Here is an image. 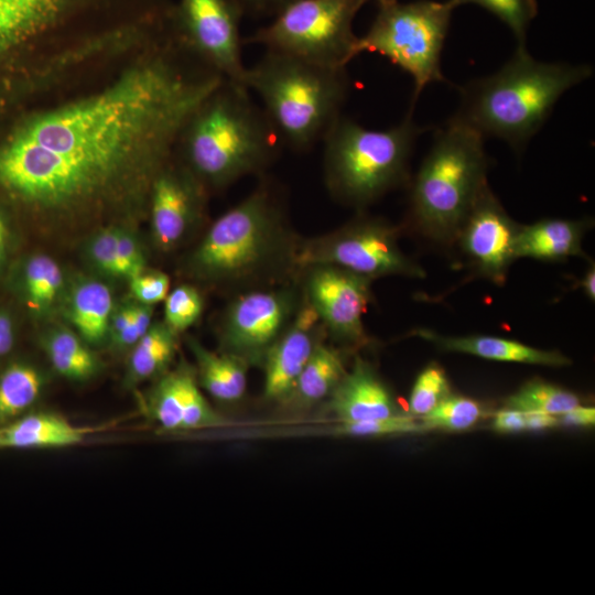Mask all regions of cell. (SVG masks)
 Wrapping results in <instances>:
<instances>
[{"label": "cell", "mask_w": 595, "mask_h": 595, "mask_svg": "<svg viewBox=\"0 0 595 595\" xmlns=\"http://www.w3.org/2000/svg\"><path fill=\"white\" fill-rule=\"evenodd\" d=\"M186 48L173 35L101 91L26 121L0 145V185L28 203L66 207L134 167L160 172L225 79L208 66L186 65Z\"/></svg>", "instance_id": "6da1fadb"}, {"label": "cell", "mask_w": 595, "mask_h": 595, "mask_svg": "<svg viewBox=\"0 0 595 595\" xmlns=\"http://www.w3.org/2000/svg\"><path fill=\"white\" fill-rule=\"evenodd\" d=\"M591 76L588 65L540 62L526 46H518L496 73L461 88L453 118L484 138H498L520 150L544 125L559 98Z\"/></svg>", "instance_id": "7a4b0ae2"}, {"label": "cell", "mask_w": 595, "mask_h": 595, "mask_svg": "<svg viewBox=\"0 0 595 595\" xmlns=\"http://www.w3.org/2000/svg\"><path fill=\"white\" fill-rule=\"evenodd\" d=\"M249 89L225 79L192 116L180 139L193 173L225 187L248 175L263 174L282 144Z\"/></svg>", "instance_id": "3957f363"}, {"label": "cell", "mask_w": 595, "mask_h": 595, "mask_svg": "<svg viewBox=\"0 0 595 595\" xmlns=\"http://www.w3.org/2000/svg\"><path fill=\"white\" fill-rule=\"evenodd\" d=\"M296 248L280 198L263 181L210 225L191 263L197 275L236 288L296 270Z\"/></svg>", "instance_id": "277c9868"}, {"label": "cell", "mask_w": 595, "mask_h": 595, "mask_svg": "<svg viewBox=\"0 0 595 595\" xmlns=\"http://www.w3.org/2000/svg\"><path fill=\"white\" fill-rule=\"evenodd\" d=\"M484 139L453 117L434 136L409 195V224L422 237L440 246L454 245L465 218L488 186Z\"/></svg>", "instance_id": "5b68a950"}, {"label": "cell", "mask_w": 595, "mask_h": 595, "mask_svg": "<svg viewBox=\"0 0 595 595\" xmlns=\"http://www.w3.org/2000/svg\"><path fill=\"white\" fill-rule=\"evenodd\" d=\"M244 85L261 100L283 145L306 151L342 116L349 90L346 68L325 67L266 51L247 67Z\"/></svg>", "instance_id": "8992f818"}, {"label": "cell", "mask_w": 595, "mask_h": 595, "mask_svg": "<svg viewBox=\"0 0 595 595\" xmlns=\"http://www.w3.org/2000/svg\"><path fill=\"white\" fill-rule=\"evenodd\" d=\"M412 109L393 127L366 128L340 116L323 138L324 181L344 205L364 208L409 181V162L424 131Z\"/></svg>", "instance_id": "52a82bcc"}, {"label": "cell", "mask_w": 595, "mask_h": 595, "mask_svg": "<svg viewBox=\"0 0 595 595\" xmlns=\"http://www.w3.org/2000/svg\"><path fill=\"white\" fill-rule=\"evenodd\" d=\"M377 6L368 31L358 36L357 55L379 54L410 75L414 98L429 84L443 82L441 55L454 10L452 6L434 0H392Z\"/></svg>", "instance_id": "ba28073f"}, {"label": "cell", "mask_w": 595, "mask_h": 595, "mask_svg": "<svg viewBox=\"0 0 595 595\" xmlns=\"http://www.w3.org/2000/svg\"><path fill=\"white\" fill-rule=\"evenodd\" d=\"M368 1L293 0L244 43L325 67L346 68L357 56L353 23Z\"/></svg>", "instance_id": "9c48e42d"}, {"label": "cell", "mask_w": 595, "mask_h": 595, "mask_svg": "<svg viewBox=\"0 0 595 595\" xmlns=\"http://www.w3.org/2000/svg\"><path fill=\"white\" fill-rule=\"evenodd\" d=\"M294 264L296 270L335 266L370 280L425 277L424 269L401 250L398 227L361 215L336 230L298 244Z\"/></svg>", "instance_id": "30bf717a"}, {"label": "cell", "mask_w": 595, "mask_h": 595, "mask_svg": "<svg viewBox=\"0 0 595 595\" xmlns=\"http://www.w3.org/2000/svg\"><path fill=\"white\" fill-rule=\"evenodd\" d=\"M172 14L186 47L225 79L244 85L247 66L240 23L245 12L238 0H181Z\"/></svg>", "instance_id": "8fae6325"}, {"label": "cell", "mask_w": 595, "mask_h": 595, "mask_svg": "<svg viewBox=\"0 0 595 595\" xmlns=\"http://www.w3.org/2000/svg\"><path fill=\"white\" fill-rule=\"evenodd\" d=\"M300 305L292 288L250 290L228 305L221 325L226 353L250 364L263 360L267 351L291 323Z\"/></svg>", "instance_id": "7c38bea8"}, {"label": "cell", "mask_w": 595, "mask_h": 595, "mask_svg": "<svg viewBox=\"0 0 595 595\" xmlns=\"http://www.w3.org/2000/svg\"><path fill=\"white\" fill-rule=\"evenodd\" d=\"M303 270L306 271L304 298L326 333L344 345L366 344L368 336L363 317L372 298V280L329 264Z\"/></svg>", "instance_id": "4fadbf2b"}, {"label": "cell", "mask_w": 595, "mask_h": 595, "mask_svg": "<svg viewBox=\"0 0 595 595\" xmlns=\"http://www.w3.org/2000/svg\"><path fill=\"white\" fill-rule=\"evenodd\" d=\"M519 227L486 186L465 218L454 245L478 275L502 285L516 260Z\"/></svg>", "instance_id": "5bb4252c"}, {"label": "cell", "mask_w": 595, "mask_h": 595, "mask_svg": "<svg viewBox=\"0 0 595 595\" xmlns=\"http://www.w3.org/2000/svg\"><path fill=\"white\" fill-rule=\"evenodd\" d=\"M302 298L291 323L262 360L263 396L271 401L282 402L289 396L300 372L326 333L314 309Z\"/></svg>", "instance_id": "9a60e30c"}, {"label": "cell", "mask_w": 595, "mask_h": 595, "mask_svg": "<svg viewBox=\"0 0 595 595\" xmlns=\"http://www.w3.org/2000/svg\"><path fill=\"white\" fill-rule=\"evenodd\" d=\"M196 182L182 173L162 169L152 184L151 218L156 244L164 250L175 247L192 227L201 209Z\"/></svg>", "instance_id": "2e32d148"}, {"label": "cell", "mask_w": 595, "mask_h": 595, "mask_svg": "<svg viewBox=\"0 0 595 595\" xmlns=\"http://www.w3.org/2000/svg\"><path fill=\"white\" fill-rule=\"evenodd\" d=\"M329 408L340 422H360L399 414L388 387L369 363L357 357L329 396Z\"/></svg>", "instance_id": "e0dca14e"}, {"label": "cell", "mask_w": 595, "mask_h": 595, "mask_svg": "<svg viewBox=\"0 0 595 595\" xmlns=\"http://www.w3.org/2000/svg\"><path fill=\"white\" fill-rule=\"evenodd\" d=\"M410 335L442 350L469 354L489 360L563 367L572 360L558 350L531 347L518 340L487 335L447 336L429 328H415Z\"/></svg>", "instance_id": "ac0fdd59"}, {"label": "cell", "mask_w": 595, "mask_h": 595, "mask_svg": "<svg viewBox=\"0 0 595 595\" xmlns=\"http://www.w3.org/2000/svg\"><path fill=\"white\" fill-rule=\"evenodd\" d=\"M589 221L547 218L529 225H520L515 256L543 261H561L570 257H583L582 242Z\"/></svg>", "instance_id": "d6986e66"}, {"label": "cell", "mask_w": 595, "mask_h": 595, "mask_svg": "<svg viewBox=\"0 0 595 595\" xmlns=\"http://www.w3.org/2000/svg\"><path fill=\"white\" fill-rule=\"evenodd\" d=\"M76 0H0V58L61 19Z\"/></svg>", "instance_id": "ffe728a7"}, {"label": "cell", "mask_w": 595, "mask_h": 595, "mask_svg": "<svg viewBox=\"0 0 595 595\" xmlns=\"http://www.w3.org/2000/svg\"><path fill=\"white\" fill-rule=\"evenodd\" d=\"M91 431L51 413L23 414L0 428V450L76 445Z\"/></svg>", "instance_id": "44dd1931"}, {"label": "cell", "mask_w": 595, "mask_h": 595, "mask_svg": "<svg viewBox=\"0 0 595 595\" xmlns=\"http://www.w3.org/2000/svg\"><path fill=\"white\" fill-rule=\"evenodd\" d=\"M346 370L340 351L321 342L282 402L295 408L318 403L329 398Z\"/></svg>", "instance_id": "7402d4cb"}, {"label": "cell", "mask_w": 595, "mask_h": 595, "mask_svg": "<svg viewBox=\"0 0 595 595\" xmlns=\"http://www.w3.org/2000/svg\"><path fill=\"white\" fill-rule=\"evenodd\" d=\"M190 345L197 363L202 387L219 401L240 400L247 389L249 363L230 353L210 351L196 340L191 339Z\"/></svg>", "instance_id": "603a6c76"}, {"label": "cell", "mask_w": 595, "mask_h": 595, "mask_svg": "<svg viewBox=\"0 0 595 595\" xmlns=\"http://www.w3.org/2000/svg\"><path fill=\"white\" fill-rule=\"evenodd\" d=\"M111 314L112 295L106 284L84 280L74 286L67 315L82 339L88 343L102 340L109 332Z\"/></svg>", "instance_id": "cb8c5ba5"}, {"label": "cell", "mask_w": 595, "mask_h": 595, "mask_svg": "<svg viewBox=\"0 0 595 595\" xmlns=\"http://www.w3.org/2000/svg\"><path fill=\"white\" fill-rule=\"evenodd\" d=\"M198 389L195 374L185 365L165 374L150 397L152 416L164 430H182L187 404Z\"/></svg>", "instance_id": "d4e9b609"}, {"label": "cell", "mask_w": 595, "mask_h": 595, "mask_svg": "<svg viewBox=\"0 0 595 595\" xmlns=\"http://www.w3.org/2000/svg\"><path fill=\"white\" fill-rule=\"evenodd\" d=\"M43 387L41 374L25 363L10 364L0 374V428L25 414Z\"/></svg>", "instance_id": "484cf974"}, {"label": "cell", "mask_w": 595, "mask_h": 595, "mask_svg": "<svg viewBox=\"0 0 595 595\" xmlns=\"http://www.w3.org/2000/svg\"><path fill=\"white\" fill-rule=\"evenodd\" d=\"M176 351V333L165 323L151 325L134 344L129 360V376L141 381L163 371Z\"/></svg>", "instance_id": "4316f807"}, {"label": "cell", "mask_w": 595, "mask_h": 595, "mask_svg": "<svg viewBox=\"0 0 595 595\" xmlns=\"http://www.w3.org/2000/svg\"><path fill=\"white\" fill-rule=\"evenodd\" d=\"M43 347L54 369L65 378L84 380L98 368L97 358L82 337L68 329L53 331L44 339Z\"/></svg>", "instance_id": "83f0119b"}, {"label": "cell", "mask_w": 595, "mask_h": 595, "mask_svg": "<svg viewBox=\"0 0 595 595\" xmlns=\"http://www.w3.org/2000/svg\"><path fill=\"white\" fill-rule=\"evenodd\" d=\"M505 404L509 409L560 415L580 404V399L566 389L533 379L508 397Z\"/></svg>", "instance_id": "f1b7e54d"}, {"label": "cell", "mask_w": 595, "mask_h": 595, "mask_svg": "<svg viewBox=\"0 0 595 595\" xmlns=\"http://www.w3.org/2000/svg\"><path fill=\"white\" fill-rule=\"evenodd\" d=\"M23 284L29 306L37 313L44 312L51 307L62 289L61 268L47 256H34L25 264Z\"/></svg>", "instance_id": "f546056e"}, {"label": "cell", "mask_w": 595, "mask_h": 595, "mask_svg": "<svg viewBox=\"0 0 595 595\" xmlns=\"http://www.w3.org/2000/svg\"><path fill=\"white\" fill-rule=\"evenodd\" d=\"M482 404L468 397L450 393L432 411L421 416L425 431L462 432L474 426L483 416Z\"/></svg>", "instance_id": "4dcf8cb0"}, {"label": "cell", "mask_w": 595, "mask_h": 595, "mask_svg": "<svg viewBox=\"0 0 595 595\" xmlns=\"http://www.w3.org/2000/svg\"><path fill=\"white\" fill-rule=\"evenodd\" d=\"M453 9L463 4H476L505 23L515 35L518 46H526V35L531 21L538 14L537 0H448Z\"/></svg>", "instance_id": "1f68e13d"}, {"label": "cell", "mask_w": 595, "mask_h": 595, "mask_svg": "<svg viewBox=\"0 0 595 595\" xmlns=\"http://www.w3.org/2000/svg\"><path fill=\"white\" fill-rule=\"evenodd\" d=\"M451 393L448 379L444 370L428 366L415 379L409 397V410L413 416H423L432 411Z\"/></svg>", "instance_id": "d6a6232c"}, {"label": "cell", "mask_w": 595, "mask_h": 595, "mask_svg": "<svg viewBox=\"0 0 595 595\" xmlns=\"http://www.w3.org/2000/svg\"><path fill=\"white\" fill-rule=\"evenodd\" d=\"M203 307L198 290L191 284H181L164 300V323L176 334L184 332L199 318Z\"/></svg>", "instance_id": "836d02e7"}, {"label": "cell", "mask_w": 595, "mask_h": 595, "mask_svg": "<svg viewBox=\"0 0 595 595\" xmlns=\"http://www.w3.org/2000/svg\"><path fill=\"white\" fill-rule=\"evenodd\" d=\"M426 432L413 415L396 414L389 418L360 422H340L332 433L346 436L372 437Z\"/></svg>", "instance_id": "e575fe53"}, {"label": "cell", "mask_w": 595, "mask_h": 595, "mask_svg": "<svg viewBox=\"0 0 595 595\" xmlns=\"http://www.w3.org/2000/svg\"><path fill=\"white\" fill-rule=\"evenodd\" d=\"M130 290L142 304L153 305L165 300L170 292V278L161 271H145L131 277Z\"/></svg>", "instance_id": "d590c367"}, {"label": "cell", "mask_w": 595, "mask_h": 595, "mask_svg": "<svg viewBox=\"0 0 595 595\" xmlns=\"http://www.w3.org/2000/svg\"><path fill=\"white\" fill-rule=\"evenodd\" d=\"M117 231V228H107L90 245V255L96 266L111 275H118Z\"/></svg>", "instance_id": "8d00e7d4"}, {"label": "cell", "mask_w": 595, "mask_h": 595, "mask_svg": "<svg viewBox=\"0 0 595 595\" xmlns=\"http://www.w3.org/2000/svg\"><path fill=\"white\" fill-rule=\"evenodd\" d=\"M118 277H131L145 270L141 248L132 236L120 229L117 231Z\"/></svg>", "instance_id": "74e56055"}, {"label": "cell", "mask_w": 595, "mask_h": 595, "mask_svg": "<svg viewBox=\"0 0 595 595\" xmlns=\"http://www.w3.org/2000/svg\"><path fill=\"white\" fill-rule=\"evenodd\" d=\"M153 314L152 305H133L132 317L127 327L113 337L118 346L134 345L150 328Z\"/></svg>", "instance_id": "f35d334b"}, {"label": "cell", "mask_w": 595, "mask_h": 595, "mask_svg": "<svg viewBox=\"0 0 595 595\" xmlns=\"http://www.w3.org/2000/svg\"><path fill=\"white\" fill-rule=\"evenodd\" d=\"M493 429L499 433H517L528 431L527 412L505 408L496 412Z\"/></svg>", "instance_id": "ab89813d"}, {"label": "cell", "mask_w": 595, "mask_h": 595, "mask_svg": "<svg viewBox=\"0 0 595 595\" xmlns=\"http://www.w3.org/2000/svg\"><path fill=\"white\" fill-rule=\"evenodd\" d=\"M293 0H238L245 14L273 17Z\"/></svg>", "instance_id": "60d3db41"}, {"label": "cell", "mask_w": 595, "mask_h": 595, "mask_svg": "<svg viewBox=\"0 0 595 595\" xmlns=\"http://www.w3.org/2000/svg\"><path fill=\"white\" fill-rule=\"evenodd\" d=\"M556 416L559 424L582 428L593 426L595 424V408L580 403Z\"/></svg>", "instance_id": "b9f144b4"}, {"label": "cell", "mask_w": 595, "mask_h": 595, "mask_svg": "<svg viewBox=\"0 0 595 595\" xmlns=\"http://www.w3.org/2000/svg\"><path fill=\"white\" fill-rule=\"evenodd\" d=\"M14 325L11 316L0 311V359L3 358L13 347Z\"/></svg>", "instance_id": "7bdbcfd3"}, {"label": "cell", "mask_w": 595, "mask_h": 595, "mask_svg": "<svg viewBox=\"0 0 595 595\" xmlns=\"http://www.w3.org/2000/svg\"><path fill=\"white\" fill-rule=\"evenodd\" d=\"M132 312H133V305L128 304V305H123L122 307L118 309L116 312L111 314L110 323H109V332L112 338L127 327V325L129 324L132 317Z\"/></svg>", "instance_id": "ee69618b"}, {"label": "cell", "mask_w": 595, "mask_h": 595, "mask_svg": "<svg viewBox=\"0 0 595 595\" xmlns=\"http://www.w3.org/2000/svg\"><path fill=\"white\" fill-rule=\"evenodd\" d=\"M581 288L586 294V296L594 301L595 300V267L594 263L589 266L581 281Z\"/></svg>", "instance_id": "f6af8a7d"}, {"label": "cell", "mask_w": 595, "mask_h": 595, "mask_svg": "<svg viewBox=\"0 0 595 595\" xmlns=\"http://www.w3.org/2000/svg\"><path fill=\"white\" fill-rule=\"evenodd\" d=\"M7 237H8V227H7L3 216L0 214V267L4 257Z\"/></svg>", "instance_id": "bcb514c9"}, {"label": "cell", "mask_w": 595, "mask_h": 595, "mask_svg": "<svg viewBox=\"0 0 595 595\" xmlns=\"http://www.w3.org/2000/svg\"><path fill=\"white\" fill-rule=\"evenodd\" d=\"M376 3L386 2V1H392V0H374Z\"/></svg>", "instance_id": "7dc6e473"}]
</instances>
